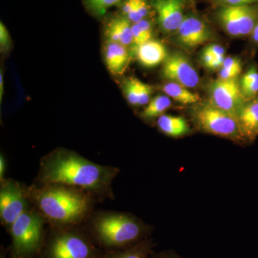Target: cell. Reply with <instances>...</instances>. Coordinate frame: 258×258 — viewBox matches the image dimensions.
<instances>
[{
    "instance_id": "cell-6",
    "label": "cell",
    "mask_w": 258,
    "mask_h": 258,
    "mask_svg": "<svg viewBox=\"0 0 258 258\" xmlns=\"http://www.w3.org/2000/svg\"><path fill=\"white\" fill-rule=\"evenodd\" d=\"M191 115L195 123L203 132L234 140L244 141L237 117L214 106L210 101L196 105Z\"/></svg>"
},
{
    "instance_id": "cell-30",
    "label": "cell",
    "mask_w": 258,
    "mask_h": 258,
    "mask_svg": "<svg viewBox=\"0 0 258 258\" xmlns=\"http://www.w3.org/2000/svg\"><path fill=\"white\" fill-rule=\"evenodd\" d=\"M221 69L242 71V63L241 61L236 57H225Z\"/></svg>"
},
{
    "instance_id": "cell-36",
    "label": "cell",
    "mask_w": 258,
    "mask_h": 258,
    "mask_svg": "<svg viewBox=\"0 0 258 258\" xmlns=\"http://www.w3.org/2000/svg\"><path fill=\"white\" fill-rule=\"evenodd\" d=\"M249 37H250L251 42L254 45H258V23L256 24Z\"/></svg>"
},
{
    "instance_id": "cell-2",
    "label": "cell",
    "mask_w": 258,
    "mask_h": 258,
    "mask_svg": "<svg viewBox=\"0 0 258 258\" xmlns=\"http://www.w3.org/2000/svg\"><path fill=\"white\" fill-rule=\"evenodd\" d=\"M26 195L56 229L72 227L79 223L91 207L87 191L67 185L44 184L42 187L29 189Z\"/></svg>"
},
{
    "instance_id": "cell-33",
    "label": "cell",
    "mask_w": 258,
    "mask_h": 258,
    "mask_svg": "<svg viewBox=\"0 0 258 258\" xmlns=\"http://www.w3.org/2000/svg\"><path fill=\"white\" fill-rule=\"evenodd\" d=\"M225 57H215L213 60L208 64V69L215 70L217 69H221L222 64L225 61Z\"/></svg>"
},
{
    "instance_id": "cell-28",
    "label": "cell",
    "mask_w": 258,
    "mask_h": 258,
    "mask_svg": "<svg viewBox=\"0 0 258 258\" xmlns=\"http://www.w3.org/2000/svg\"><path fill=\"white\" fill-rule=\"evenodd\" d=\"M11 45V38L9 32L3 23H0V47L2 51L9 50Z\"/></svg>"
},
{
    "instance_id": "cell-20",
    "label": "cell",
    "mask_w": 258,
    "mask_h": 258,
    "mask_svg": "<svg viewBox=\"0 0 258 258\" xmlns=\"http://www.w3.org/2000/svg\"><path fill=\"white\" fill-rule=\"evenodd\" d=\"M241 92L245 101L258 97V69L255 64H251L240 79Z\"/></svg>"
},
{
    "instance_id": "cell-38",
    "label": "cell",
    "mask_w": 258,
    "mask_h": 258,
    "mask_svg": "<svg viewBox=\"0 0 258 258\" xmlns=\"http://www.w3.org/2000/svg\"><path fill=\"white\" fill-rule=\"evenodd\" d=\"M3 95H4V75L1 71L0 73V102L3 101Z\"/></svg>"
},
{
    "instance_id": "cell-34",
    "label": "cell",
    "mask_w": 258,
    "mask_h": 258,
    "mask_svg": "<svg viewBox=\"0 0 258 258\" xmlns=\"http://www.w3.org/2000/svg\"><path fill=\"white\" fill-rule=\"evenodd\" d=\"M137 0H127L125 2L123 7V13L125 16L133 9L136 5V3H137Z\"/></svg>"
},
{
    "instance_id": "cell-37",
    "label": "cell",
    "mask_w": 258,
    "mask_h": 258,
    "mask_svg": "<svg viewBox=\"0 0 258 258\" xmlns=\"http://www.w3.org/2000/svg\"><path fill=\"white\" fill-rule=\"evenodd\" d=\"M149 258H181L179 256H178L177 254L175 253H173L171 252H163V253L156 254V255L150 256Z\"/></svg>"
},
{
    "instance_id": "cell-39",
    "label": "cell",
    "mask_w": 258,
    "mask_h": 258,
    "mask_svg": "<svg viewBox=\"0 0 258 258\" xmlns=\"http://www.w3.org/2000/svg\"><path fill=\"white\" fill-rule=\"evenodd\" d=\"M7 254H8V251L5 248V247H2L1 252H0V258H7Z\"/></svg>"
},
{
    "instance_id": "cell-7",
    "label": "cell",
    "mask_w": 258,
    "mask_h": 258,
    "mask_svg": "<svg viewBox=\"0 0 258 258\" xmlns=\"http://www.w3.org/2000/svg\"><path fill=\"white\" fill-rule=\"evenodd\" d=\"M217 18L222 28L231 36H249L258 23V4L222 6L217 11Z\"/></svg>"
},
{
    "instance_id": "cell-5",
    "label": "cell",
    "mask_w": 258,
    "mask_h": 258,
    "mask_svg": "<svg viewBox=\"0 0 258 258\" xmlns=\"http://www.w3.org/2000/svg\"><path fill=\"white\" fill-rule=\"evenodd\" d=\"M43 215L27 209L10 227V257H33L40 255L45 242Z\"/></svg>"
},
{
    "instance_id": "cell-25",
    "label": "cell",
    "mask_w": 258,
    "mask_h": 258,
    "mask_svg": "<svg viewBox=\"0 0 258 258\" xmlns=\"http://www.w3.org/2000/svg\"><path fill=\"white\" fill-rule=\"evenodd\" d=\"M137 92H138L139 106H145L151 101L153 88L137 79Z\"/></svg>"
},
{
    "instance_id": "cell-27",
    "label": "cell",
    "mask_w": 258,
    "mask_h": 258,
    "mask_svg": "<svg viewBox=\"0 0 258 258\" xmlns=\"http://www.w3.org/2000/svg\"><path fill=\"white\" fill-rule=\"evenodd\" d=\"M132 30H133V45L134 50H137L138 47L143 45L147 40L144 36L143 33L141 31L140 28L137 23H133L132 25Z\"/></svg>"
},
{
    "instance_id": "cell-8",
    "label": "cell",
    "mask_w": 258,
    "mask_h": 258,
    "mask_svg": "<svg viewBox=\"0 0 258 258\" xmlns=\"http://www.w3.org/2000/svg\"><path fill=\"white\" fill-rule=\"evenodd\" d=\"M27 195L13 180H5L0 188V217L8 230L27 208Z\"/></svg>"
},
{
    "instance_id": "cell-31",
    "label": "cell",
    "mask_w": 258,
    "mask_h": 258,
    "mask_svg": "<svg viewBox=\"0 0 258 258\" xmlns=\"http://www.w3.org/2000/svg\"><path fill=\"white\" fill-rule=\"evenodd\" d=\"M241 72L242 71H239V70L220 69L218 79L223 80L237 79Z\"/></svg>"
},
{
    "instance_id": "cell-21",
    "label": "cell",
    "mask_w": 258,
    "mask_h": 258,
    "mask_svg": "<svg viewBox=\"0 0 258 258\" xmlns=\"http://www.w3.org/2000/svg\"><path fill=\"white\" fill-rule=\"evenodd\" d=\"M171 106V101L169 97L166 95H159L149 101L142 112V116L147 120L159 118L164 115V112Z\"/></svg>"
},
{
    "instance_id": "cell-18",
    "label": "cell",
    "mask_w": 258,
    "mask_h": 258,
    "mask_svg": "<svg viewBox=\"0 0 258 258\" xmlns=\"http://www.w3.org/2000/svg\"><path fill=\"white\" fill-rule=\"evenodd\" d=\"M159 130L171 137H180L189 132L186 120L181 116L164 114L157 119Z\"/></svg>"
},
{
    "instance_id": "cell-12",
    "label": "cell",
    "mask_w": 258,
    "mask_h": 258,
    "mask_svg": "<svg viewBox=\"0 0 258 258\" xmlns=\"http://www.w3.org/2000/svg\"><path fill=\"white\" fill-rule=\"evenodd\" d=\"M158 22L161 30L167 33L176 32L184 21V4L181 0H154Z\"/></svg>"
},
{
    "instance_id": "cell-40",
    "label": "cell",
    "mask_w": 258,
    "mask_h": 258,
    "mask_svg": "<svg viewBox=\"0 0 258 258\" xmlns=\"http://www.w3.org/2000/svg\"><path fill=\"white\" fill-rule=\"evenodd\" d=\"M10 258H37V257H10ZM40 258V257H39Z\"/></svg>"
},
{
    "instance_id": "cell-32",
    "label": "cell",
    "mask_w": 258,
    "mask_h": 258,
    "mask_svg": "<svg viewBox=\"0 0 258 258\" xmlns=\"http://www.w3.org/2000/svg\"><path fill=\"white\" fill-rule=\"evenodd\" d=\"M205 50L208 51L215 57H225V49L223 47L220 46V45H217V44L210 45L206 47Z\"/></svg>"
},
{
    "instance_id": "cell-16",
    "label": "cell",
    "mask_w": 258,
    "mask_h": 258,
    "mask_svg": "<svg viewBox=\"0 0 258 258\" xmlns=\"http://www.w3.org/2000/svg\"><path fill=\"white\" fill-rule=\"evenodd\" d=\"M132 25L126 18L113 19L107 25L106 35L108 40L118 42L125 47L133 43Z\"/></svg>"
},
{
    "instance_id": "cell-13",
    "label": "cell",
    "mask_w": 258,
    "mask_h": 258,
    "mask_svg": "<svg viewBox=\"0 0 258 258\" xmlns=\"http://www.w3.org/2000/svg\"><path fill=\"white\" fill-rule=\"evenodd\" d=\"M244 141L252 142L258 137V97L246 101L236 114Z\"/></svg>"
},
{
    "instance_id": "cell-24",
    "label": "cell",
    "mask_w": 258,
    "mask_h": 258,
    "mask_svg": "<svg viewBox=\"0 0 258 258\" xmlns=\"http://www.w3.org/2000/svg\"><path fill=\"white\" fill-rule=\"evenodd\" d=\"M121 0H86L90 9L98 15H104L107 10L118 5Z\"/></svg>"
},
{
    "instance_id": "cell-22",
    "label": "cell",
    "mask_w": 258,
    "mask_h": 258,
    "mask_svg": "<svg viewBox=\"0 0 258 258\" xmlns=\"http://www.w3.org/2000/svg\"><path fill=\"white\" fill-rule=\"evenodd\" d=\"M149 13V7L145 0H137L132 11L126 15L131 23H137L145 19Z\"/></svg>"
},
{
    "instance_id": "cell-4",
    "label": "cell",
    "mask_w": 258,
    "mask_h": 258,
    "mask_svg": "<svg viewBox=\"0 0 258 258\" xmlns=\"http://www.w3.org/2000/svg\"><path fill=\"white\" fill-rule=\"evenodd\" d=\"M88 232L55 229L45 237L40 258H100L103 252Z\"/></svg>"
},
{
    "instance_id": "cell-3",
    "label": "cell",
    "mask_w": 258,
    "mask_h": 258,
    "mask_svg": "<svg viewBox=\"0 0 258 258\" xmlns=\"http://www.w3.org/2000/svg\"><path fill=\"white\" fill-rule=\"evenodd\" d=\"M88 232L98 247L106 251H113L147 239L149 229L130 215L110 212L96 215Z\"/></svg>"
},
{
    "instance_id": "cell-26",
    "label": "cell",
    "mask_w": 258,
    "mask_h": 258,
    "mask_svg": "<svg viewBox=\"0 0 258 258\" xmlns=\"http://www.w3.org/2000/svg\"><path fill=\"white\" fill-rule=\"evenodd\" d=\"M215 4L222 6L241 7L258 4V0H213Z\"/></svg>"
},
{
    "instance_id": "cell-19",
    "label": "cell",
    "mask_w": 258,
    "mask_h": 258,
    "mask_svg": "<svg viewBox=\"0 0 258 258\" xmlns=\"http://www.w3.org/2000/svg\"><path fill=\"white\" fill-rule=\"evenodd\" d=\"M163 92L166 96L172 98L181 104L189 105L197 103L200 101V98L196 93L191 92L189 88L177 84V83L169 82L166 83L161 88Z\"/></svg>"
},
{
    "instance_id": "cell-10",
    "label": "cell",
    "mask_w": 258,
    "mask_h": 258,
    "mask_svg": "<svg viewBox=\"0 0 258 258\" xmlns=\"http://www.w3.org/2000/svg\"><path fill=\"white\" fill-rule=\"evenodd\" d=\"M164 79L187 88H194L200 83L196 69L186 55L174 52L168 55L161 71Z\"/></svg>"
},
{
    "instance_id": "cell-29",
    "label": "cell",
    "mask_w": 258,
    "mask_h": 258,
    "mask_svg": "<svg viewBox=\"0 0 258 258\" xmlns=\"http://www.w3.org/2000/svg\"><path fill=\"white\" fill-rule=\"evenodd\" d=\"M140 28L141 31L143 33L144 36L145 37L147 41L152 40V27L149 20L144 19L140 22L137 23Z\"/></svg>"
},
{
    "instance_id": "cell-1",
    "label": "cell",
    "mask_w": 258,
    "mask_h": 258,
    "mask_svg": "<svg viewBox=\"0 0 258 258\" xmlns=\"http://www.w3.org/2000/svg\"><path fill=\"white\" fill-rule=\"evenodd\" d=\"M118 172L114 166L100 165L77 153L58 149L42 159L40 179L44 184L67 185L111 198L112 183Z\"/></svg>"
},
{
    "instance_id": "cell-15",
    "label": "cell",
    "mask_w": 258,
    "mask_h": 258,
    "mask_svg": "<svg viewBox=\"0 0 258 258\" xmlns=\"http://www.w3.org/2000/svg\"><path fill=\"white\" fill-rule=\"evenodd\" d=\"M137 59L146 68H154L165 61L168 54L165 46L161 42L151 40L141 45L136 50Z\"/></svg>"
},
{
    "instance_id": "cell-35",
    "label": "cell",
    "mask_w": 258,
    "mask_h": 258,
    "mask_svg": "<svg viewBox=\"0 0 258 258\" xmlns=\"http://www.w3.org/2000/svg\"><path fill=\"white\" fill-rule=\"evenodd\" d=\"M5 169H6V162H5V157L1 154L0 156V179H1V182L5 180Z\"/></svg>"
},
{
    "instance_id": "cell-11",
    "label": "cell",
    "mask_w": 258,
    "mask_h": 258,
    "mask_svg": "<svg viewBox=\"0 0 258 258\" xmlns=\"http://www.w3.org/2000/svg\"><path fill=\"white\" fill-rule=\"evenodd\" d=\"M182 46L192 49L210 40L212 32L206 23L196 16H186L176 32Z\"/></svg>"
},
{
    "instance_id": "cell-14",
    "label": "cell",
    "mask_w": 258,
    "mask_h": 258,
    "mask_svg": "<svg viewBox=\"0 0 258 258\" xmlns=\"http://www.w3.org/2000/svg\"><path fill=\"white\" fill-rule=\"evenodd\" d=\"M103 55L107 69L111 74L120 76L125 72L130 57L127 47L118 42L107 41Z\"/></svg>"
},
{
    "instance_id": "cell-17",
    "label": "cell",
    "mask_w": 258,
    "mask_h": 258,
    "mask_svg": "<svg viewBox=\"0 0 258 258\" xmlns=\"http://www.w3.org/2000/svg\"><path fill=\"white\" fill-rule=\"evenodd\" d=\"M154 247L152 239L147 238L125 248L106 251L100 258H149L152 254Z\"/></svg>"
},
{
    "instance_id": "cell-9",
    "label": "cell",
    "mask_w": 258,
    "mask_h": 258,
    "mask_svg": "<svg viewBox=\"0 0 258 258\" xmlns=\"http://www.w3.org/2000/svg\"><path fill=\"white\" fill-rule=\"evenodd\" d=\"M210 102L217 108L237 114L245 100L241 92L240 80L217 79L209 86Z\"/></svg>"
},
{
    "instance_id": "cell-23",
    "label": "cell",
    "mask_w": 258,
    "mask_h": 258,
    "mask_svg": "<svg viewBox=\"0 0 258 258\" xmlns=\"http://www.w3.org/2000/svg\"><path fill=\"white\" fill-rule=\"evenodd\" d=\"M136 81V78H129L125 80L123 85L125 98L132 106H139L138 92Z\"/></svg>"
}]
</instances>
